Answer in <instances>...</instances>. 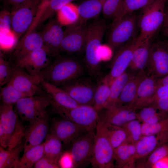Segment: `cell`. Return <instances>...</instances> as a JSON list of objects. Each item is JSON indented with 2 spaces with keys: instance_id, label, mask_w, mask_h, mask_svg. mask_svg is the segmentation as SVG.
I'll return each instance as SVG.
<instances>
[{
  "instance_id": "cell-16",
  "label": "cell",
  "mask_w": 168,
  "mask_h": 168,
  "mask_svg": "<svg viewBox=\"0 0 168 168\" xmlns=\"http://www.w3.org/2000/svg\"><path fill=\"white\" fill-rule=\"evenodd\" d=\"M50 56L45 48L37 49L16 60L15 66L25 69L32 75H39L49 64Z\"/></svg>"
},
{
  "instance_id": "cell-2",
  "label": "cell",
  "mask_w": 168,
  "mask_h": 168,
  "mask_svg": "<svg viewBox=\"0 0 168 168\" xmlns=\"http://www.w3.org/2000/svg\"><path fill=\"white\" fill-rule=\"evenodd\" d=\"M106 25L98 20L87 26V37L85 49L84 61L89 74L96 77L100 73L101 57L100 49Z\"/></svg>"
},
{
  "instance_id": "cell-8",
  "label": "cell",
  "mask_w": 168,
  "mask_h": 168,
  "mask_svg": "<svg viewBox=\"0 0 168 168\" xmlns=\"http://www.w3.org/2000/svg\"><path fill=\"white\" fill-rule=\"evenodd\" d=\"M138 21V16L133 12L111 25L107 40L108 46L111 49L118 50L136 37Z\"/></svg>"
},
{
  "instance_id": "cell-14",
  "label": "cell",
  "mask_w": 168,
  "mask_h": 168,
  "mask_svg": "<svg viewBox=\"0 0 168 168\" xmlns=\"http://www.w3.org/2000/svg\"><path fill=\"white\" fill-rule=\"evenodd\" d=\"M95 133L88 132L73 141L71 151L74 168H81L90 163L93 153Z\"/></svg>"
},
{
  "instance_id": "cell-33",
  "label": "cell",
  "mask_w": 168,
  "mask_h": 168,
  "mask_svg": "<svg viewBox=\"0 0 168 168\" xmlns=\"http://www.w3.org/2000/svg\"><path fill=\"white\" fill-rule=\"evenodd\" d=\"M155 0H124L121 7L113 19V25L125 16L133 13L136 10L142 9Z\"/></svg>"
},
{
  "instance_id": "cell-36",
  "label": "cell",
  "mask_w": 168,
  "mask_h": 168,
  "mask_svg": "<svg viewBox=\"0 0 168 168\" xmlns=\"http://www.w3.org/2000/svg\"><path fill=\"white\" fill-rule=\"evenodd\" d=\"M44 142V156L58 161L62 154V142L50 133L48 134Z\"/></svg>"
},
{
  "instance_id": "cell-26",
  "label": "cell",
  "mask_w": 168,
  "mask_h": 168,
  "mask_svg": "<svg viewBox=\"0 0 168 168\" xmlns=\"http://www.w3.org/2000/svg\"><path fill=\"white\" fill-rule=\"evenodd\" d=\"M146 75L144 70L135 73L125 85L116 104L131 107L135 97L139 85Z\"/></svg>"
},
{
  "instance_id": "cell-12",
  "label": "cell",
  "mask_w": 168,
  "mask_h": 168,
  "mask_svg": "<svg viewBox=\"0 0 168 168\" xmlns=\"http://www.w3.org/2000/svg\"><path fill=\"white\" fill-rule=\"evenodd\" d=\"M148 75L158 79L168 75V43L166 40L152 43L146 68Z\"/></svg>"
},
{
  "instance_id": "cell-41",
  "label": "cell",
  "mask_w": 168,
  "mask_h": 168,
  "mask_svg": "<svg viewBox=\"0 0 168 168\" xmlns=\"http://www.w3.org/2000/svg\"><path fill=\"white\" fill-rule=\"evenodd\" d=\"M76 0H52L40 17L37 28L52 17L65 5Z\"/></svg>"
},
{
  "instance_id": "cell-9",
  "label": "cell",
  "mask_w": 168,
  "mask_h": 168,
  "mask_svg": "<svg viewBox=\"0 0 168 168\" xmlns=\"http://www.w3.org/2000/svg\"><path fill=\"white\" fill-rule=\"evenodd\" d=\"M40 1L27 0L12 9L11 30L17 40L32 24Z\"/></svg>"
},
{
  "instance_id": "cell-4",
  "label": "cell",
  "mask_w": 168,
  "mask_h": 168,
  "mask_svg": "<svg viewBox=\"0 0 168 168\" xmlns=\"http://www.w3.org/2000/svg\"><path fill=\"white\" fill-rule=\"evenodd\" d=\"M93 153L90 163L94 168L114 167V150L109 140L105 122L100 114L96 128Z\"/></svg>"
},
{
  "instance_id": "cell-35",
  "label": "cell",
  "mask_w": 168,
  "mask_h": 168,
  "mask_svg": "<svg viewBox=\"0 0 168 168\" xmlns=\"http://www.w3.org/2000/svg\"><path fill=\"white\" fill-rule=\"evenodd\" d=\"M137 113V119L142 123L152 124L168 116V113L157 110L153 105L144 107Z\"/></svg>"
},
{
  "instance_id": "cell-10",
  "label": "cell",
  "mask_w": 168,
  "mask_h": 168,
  "mask_svg": "<svg viewBox=\"0 0 168 168\" xmlns=\"http://www.w3.org/2000/svg\"><path fill=\"white\" fill-rule=\"evenodd\" d=\"M142 42L135 37L119 48L113 57L109 73L103 79L110 85L128 68L133 53Z\"/></svg>"
},
{
  "instance_id": "cell-17",
  "label": "cell",
  "mask_w": 168,
  "mask_h": 168,
  "mask_svg": "<svg viewBox=\"0 0 168 168\" xmlns=\"http://www.w3.org/2000/svg\"><path fill=\"white\" fill-rule=\"evenodd\" d=\"M87 132L72 121L62 118L53 119L49 133L67 144Z\"/></svg>"
},
{
  "instance_id": "cell-28",
  "label": "cell",
  "mask_w": 168,
  "mask_h": 168,
  "mask_svg": "<svg viewBox=\"0 0 168 168\" xmlns=\"http://www.w3.org/2000/svg\"><path fill=\"white\" fill-rule=\"evenodd\" d=\"M105 0H86L78 6L79 21L86 23L88 20L98 16Z\"/></svg>"
},
{
  "instance_id": "cell-45",
  "label": "cell",
  "mask_w": 168,
  "mask_h": 168,
  "mask_svg": "<svg viewBox=\"0 0 168 168\" xmlns=\"http://www.w3.org/2000/svg\"><path fill=\"white\" fill-rule=\"evenodd\" d=\"M12 14L11 12L4 10L0 12V32L11 30Z\"/></svg>"
},
{
  "instance_id": "cell-27",
  "label": "cell",
  "mask_w": 168,
  "mask_h": 168,
  "mask_svg": "<svg viewBox=\"0 0 168 168\" xmlns=\"http://www.w3.org/2000/svg\"><path fill=\"white\" fill-rule=\"evenodd\" d=\"M151 44V40H146L135 50L128 68L131 72L137 73L146 68Z\"/></svg>"
},
{
  "instance_id": "cell-19",
  "label": "cell",
  "mask_w": 168,
  "mask_h": 168,
  "mask_svg": "<svg viewBox=\"0 0 168 168\" xmlns=\"http://www.w3.org/2000/svg\"><path fill=\"white\" fill-rule=\"evenodd\" d=\"M105 110L100 116L107 123L122 127L132 120L137 119V113L131 106L116 104Z\"/></svg>"
},
{
  "instance_id": "cell-7",
  "label": "cell",
  "mask_w": 168,
  "mask_h": 168,
  "mask_svg": "<svg viewBox=\"0 0 168 168\" xmlns=\"http://www.w3.org/2000/svg\"><path fill=\"white\" fill-rule=\"evenodd\" d=\"M50 102L46 95H35L24 97L15 104V110L21 120L29 123L39 119L49 117L46 108Z\"/></svg>"
},
{
  "instance_id": "cell-34",
  "label": "cell",
  "mask_w": 168,
  "mask_h": 168,
  "mask_svg": "<svg viewBox=\"0 0 168 168\" xmlns=\"http://www.w3.org/2000/svg\"><path fill=\"white\" fill-rule=\"evenodd\" d=\"M110 93V85L103 79L97 85L93 106L98 111L105 109Z\"/></svg>"
},
{
  "instance_id": "cell-56",
  "label": "cell",
  "mask_w": 168,
  "mask_h": 168,
  "mask_svg": "<svg viewBox=\"0 0 168 168\" xmlns=\"http://www.w3.org/2000/svg\"><path fill=\"white\" fill-rule=\"evenodd\" d=\"M166 41H167V43H168V40H166Z\"/></svg>"
},
{
  "instance_id": "cell-23",
  "label": "cell",
  "mask_w": 168,
  "mask_h": 168,
  "mask_svg": "<svg viewBox=\"0 0 168 168\" xmlns=\"http://www.w3.org/2000/svg\"><path fill=\"white\" fill-rule=\"evenodd\" d=\"M168 142V133L143 136L135 143L136 160L150 154L159 147Z\"/></svg>"
},
{
  "instance_id": "cell-54",
  "label": "cell",
  "mask_w": 168,
  "mask_h": 168,
  "mask_svg": "<svg viewBox=\"0 0 168 168\" xmlns=\"http://www.w3.org/2000/svg\"><path fill=\"white\" fill-rule=\"evenodd\" d=\"M168 84V75L162 78L158 79L157 81V88Z\"/></svg>"
},
{
  "instance_id": "cell-18",
  "label": "cell",
  "mask_w": 168,
  "mask_h": 168,
  "mask_svg": "<svg viewBox=\"0 0 168 168\" xmlns=\"http://www.w3.org/2000/svg\"><path fill=\"white\" fill-rule=\"evenodd\" d=\"M62 26L57 20H52L45 25L41 33L50 56H56L61 51L60 45L64 35Z\"/></svg>"
},
{
  "instance_id": "cell-52",
  "label": "cell",
  "mask_w": 168,
  "mask_h": 168,
  "mask_svg": "<svg viewBox=\"0 0 168 168\" xmlns=\"http://www.w3.org/2000/svg\"><path fill=\"white\" fill-rule=\"evenodd\" d=\"M152 168H168V155L156 162Z\"/></svg>"
},
{
  "instance_id": "cell-47",
  "label": "cell",
  "mask_w": 168,
  "mask_h": 168,
  "mask_svg": "<svg viewBox=\"0 0 168 168\" xmlns=\"http://www.w3.org/2000/svg\"><path fill=\"white\" fill-rule=\"evenodd\" d=\"M35 168H59L58 161L45 156L40 159L34 165Z\"/></svg>"
},
{
  "instance_id": "cell-1",
  "label": "cell",
  "mask_w": 168,
  "mask_h": 168,
  "mask_svg": "<svg viewBox=\"0 0 168 168\" xmlns=\"http://www.w3.org/2000/svg\"><path fill=\"white\" fill-rule=\"evenodd\" d=\"M84 71V67L80 61L65 57L49 64L40 75L42 79L56 86H61L80 77Z\"/></svg>"
},
{
  "instance_id": "cell-51",
  "label": "cell",
  "mask_w": 168,
  "mask_h": 168,
  "mask_svg": "<svg viewBox=\"0 0 168 168\" xmlns=\"http://www.w3.org/2000/svg\"><path fill=\"white\" fill-rule=\"evenodd\" d=\"M166 95H168V84L160 86L157 88L152 100L151 104H152L160 98Z\"/></svg>"
},
{
  "instance_id": "cell-6",
  "label": "cell",
  "mask_w": 168,
  "mask_h": 168,
  "mask_svg": "<svg viewBox=\"0 0 168 168\" xmlns=\"http://www.w3.org/2000/svg\"><path fill=\"white\" fill-rule=\"evenodd\" d=\"M51 105L54 112L62 118L72 121L88 132L96 129L100 114L92 106L80 105L72 108H65Z\"/></svg>"
},
{
  "instance_id": "cell-50",
  "label": "cell",
  "mask_w": 168,
  "mask_h": 168,
  "mask_svg": "<svg viewBox=\"0 0 168 168\" xmlns=\"http://www.w3.org/2000/svg\"><path fill=\"white\" fill-rule=\"evenodd\" d=\"M151 105L161 111L168 113V95L160 98Z\"/></svg>"
},
{
  "instance_id": "cell-31",
  "label": "cell",
  "mask_w": 168,
  "mask_h": 168,
  "mask_svg": "<svg viewBox=\"0 0 168 168\" xmlns=\"http://www.w3.org/2000/svg\"><path fill=\"white\" fill-rule=\"evenodd\" d=\"M56 13L57 20L62 26L74 24L80 19L78 6L72 2L64 6Z\"/></svg>"
},
{
  "instance_id": "cell-48",
  "label": "cell",
  "mask_w": 168,
  "mask_h": 168,
  "mask_svg": "<svg viewBox=\"0 0 168 168\" xmlns=\"http://www.w3.org/2000/svg\"><path fill=\"white\" fill-rule=\"evenodd\" d=\"M58 162L60 168H74L73 159L70 151L63 152L59 158Z\"/></svg>"
},
{
  "instance_id": "cell-21",
  "label": "cell",
  "mask_w": 168,
  "mask_h": 168,
  "mask_svg": "<svg viewBox=\"0 0 168 168\" xmlns=\"http://www.w3.org/2000/svg\"><path fill=\"white\" fill-rule=\"evenodd\" d=\"M158 78L147 75L141 82L133 102L131 106L136 110L151 104L156 90Z\"/></svg>"
},
{
  "instance_id": "cell-30",
  "label": "cell",
  "mask_w": 168,
  "mask_h": 168,
  "mask_svg": "<svg viewBox=\"0 0 168 168\" xmlns=\"http://www.w3.org/2000/svg\"><path fill=\"white\" fill-rule=\"evenodd\" d=\"M44 156V142L33 147L24 152L15 168H31Z\"/></svg>"
},
{
  "instance_id": "cell-38",
  "label": "cell",
  "mask_w": 168,
  "mask_h": 168,
  "mask_svg": "<svg viewBox=\"0 0 168 168\" xmlns=\"http://www.w3.org/2000/svg\"><path fill=\"white\" fill-rule=\"evenodd\" d=\"M26 97L8 83L1 89L0 97L2 102L11 105L15 104L19 100Z\"/></svg>"
},
{
  "instance_id": "cell-55",
  "label": "cell",
  "mask_w": 168,
  "mask_h": 168,
  "mask_svg": "<svg viewBox=\"0 0 168 168\" xmlns=\"http://www.w3.org/2000/svg\"><path fill=\"white\" fill-rule=\"evenodd\" d=\"M7 3L12 5V8L27 0H6Z\"/></svg>"
},
{
  "instance_id": "cell-20",
  "label": "cell",
  "mask_w": 168,
  "mask_h": 168,
  "mask_svg": "<svg viewBox=\"0 0 168 168\" xmlns=\"http://www.w3.org/2000/svg\"><path fill=\"white\" fill-rule=\"evenodd\" d=\"M49 117L42 118L29 123L24 136V152L42 143L48 134Z\"/></svg>"
},
{
  "instance_id": "cell-32",
  "label": "cell",
  "mask_w": 168,
  "mask_h": 168,
  "mask_svg": "<svg viewBox=\"0 0 168 168\" xmlns=\"http://www.w3.org/2000/svg\"><path fill=\"white\" fill-rule=\"evenodd\" d=\"M23 150V142L10 150H5L0 146V168H15L19 160L20 154Z\"/></svg>"
},
{
  "instance_id": "cell-46",
  "label": "cell",
  "mask_w": 168,
  "mask_h": 168,
  "mask_svg": "<svg viewBox=\"0 0 168 168\" xmlns=\"http://www.w3.org/2000/svg\"><path fill=\"white\" fill-rule=\"evenodd\" d=\"M17 39L12 31L0 32V44L2 47H10L16 42Z\"/></svg>"
},
{
  "instance_id": "cell-43",
  "label": "cell",
  "mask_w": 168,
  "mask_h": 168,
  "mask_svg": "<svg viewBox=\"0 0 168 168\" xmlns=\"http://www.w3.org/2000/svg\"><path fill=\"white\" fill-rule=\"evenodd\" d=\"M168 155V142L159 147L152 152L146 161L145 166L152 168L156 162Z\"/></svg>"
},
{
  "instance_id": "cell-13",
  "label": "cell",
  "mask_w": 168,
  "mask_h": 168,
  "mask_svg": "<svg viewBox=\"0 0 168 168\" xmlns=\"http://www.w3.org/2000/svg\"><path fill=\"white\" fill-rule=\"evenodd\" d=\"M97 86L89 78L80 77L61 86V88L80 105L93 106Z\"/></svg>"
},
{
  "instance_id": "cell-24",
  "label": "cell",
  "mask_w": 168,
  "mask_h": 168,
  "mask_svg": "<svg viewBox=\"0 0 168 168\" xmlns=\"http://www.w3.org/2000/svg\"><path fill=\"white\" fill-rule=\"evenodd\" d=\"M41 48H45L41 35L34 31L24 36L16 45L13 54L16 60Z\"/></svg>"
},
{
  "instance_id": "cell-5",
  "label": "cell",
  "mask_w": 168,
  "mask_h": 168,
  "mask_svg": "<svg viewBox=\"0 0 168 168\" xmlns=\"http://www.w3.org/2000/svg\"><path fill=\"white\" fill-rule=\"evenodd\" d=\"M166 0H155L142 9L138 25L140 33L138 37L142 42L151 40L162 26L165 18Z\"/></svg>"
},
{
  "instance_id": "cell-37",
  "label": "cell",
  "mask_w": 168,
  "mask_h": 168,
  "mask_svg": "<svg viewBox=\"0 0 168 168\" xmlns=\"http://www.w3.org/2000/svg\"><path fill=\"white\" fill-rule=\"evenodd\" d=\"M106 123L108 137L114 150L120 146L128 141L127 133L122 127L113 126Z\"/></svg>"
},
{
  "instance_id": "cell-3",
  "label": "cell",
  "mask_w": 168,
  "mask_h": 168,
  "mask_svg": "<svg viewBox=\"0 0 168 168\" xmlns=\"http://www.w3.org/2000/svg\"><path fill=\"white\" fill-rule=\"evenodd\" d=\"M12 105L3 102L0 106V126L2 128L6 148L11 149L20 144L26 129Z\"/></svg>"
},
{
  "instance_id": "cell-29",
  "label": "cell",
  "mask_w": 168,
  "mask_h": 168,
  "mask_svg": "<svg viewBox=\"0 0 168 168\" xmlns=\"http://www.w3.org/2000/svg\"><path fill=\"white\" fill-rule=\"evenodd\" d=\"M135 73L126 70L113 80L110 85V96L105 109L117 103L125 85Z\"/></svg>"
},
{
  "instance_id": "cell-42",
  "label": "cell",
  "mask_w": 168,
  "mask_h": 168,
  "mask_svg": "<svg viewBox=\"0 0 168 168\" xmlns=\"http://www.w3.org/2000/svg\"><path fill=\"white\" fill-rule=\"evenodd\" d=\"M123 1L105 0L102 10L104 17L105 18L113 19L119 11Z\"/></svg>"
},
{
  "instance_id": "cell-53",
  "label": "cell",
  "mask_w": 168,
  "mask_h": 168,
  "mask_svg": "<svg viewBox=\"0 0 168 168\" xmlns=\"http://www.w3.org/2000/svg\"><path fill=\"white\" fill-rule=\"evenodd\" d=\"M162 34L166 38L168 37V10H166V15L162 25Z\"/></svg>"
},
{
  "instance_id": "cell-49",
  "label": "cell",
  "mask_w": 168,
  "mask_h": 168,
  "mask_svg": "<svg viewBox=\"0 0 168 168\" xmlns=\"http://www.w3.org/2000/svg\"><path fill=\"white\" fill-rule=\"evenodd\" d=\"M52 0H41L34 21L31 26L33 28L36 27L37 23L43 13Z\"/></svg>"
},
{
  "instance_id": "cell-11",
  "label": "cell",
  "mask_w": 168,
  "mask_h": 168,
  "mask_svg": "<svg viewBox=\"0 0 168 168\" xmlns=\"http://www.w3.org/2000/svg\"><path fill=\"white\" fill-rule=\"evenodd\" d=\"M87 33L86 23L79 20L66 26L60 45V51L68 53H79L84 51Z\"/></svg>"
},
{
  "instance_id": "cell-15",
  "label": "cell",
  "mask_w": 168,
  "mask_h": 168,
  "mask_svg": "<svg viewBox=\"0 0 168 168\" xmlns=\"http://www.w3.org/2000/svg\"><path fill=\"white\" fill-rule=\"evenodd\" d=\"M42 79L40 75H30L15 66L12 67V75L8 83L26 97H28L42 92L39 86Z\"/></svg>"
},
{
  "instance_id": "cell-44",
  "label": "cell",
  "mask_w": 168,
  "mask_h": 168,
  "mask_svg": "<svg viewBox=\"0 0 168 168\" xmlns=\"http://www.w3.org/2000/svg\"><path fill=\"white\" fill-rule=\"evenodd\" d=\"M12 67L9 62L5 60L0 53V85L8 83L11 78Z\"/></svg>"
},
{
  "instance_id": "cell-25",
  "label": "cell",
  "mask_w": 168,
  "mask_h": 168,
  "mask_svg": "<svg viewBox=\"0 0 168 168\" xmlns=\"http://www.w3.org/2000/svg\"><path fill=\"white\" fill-rule=\"evenodd\" d=\"M136 153L135 144L128 141L114 150V161L118 168H133Z\"/></svg>"
},
{
  "instance_id": "cell-40",
  "label": "cell",
  "mask_w": 168,
  "mask_h": 168,
  "mask_svg": "<svg viewBox=\"0 0 168 168\" xmlns=\"http://www.w3.org/2000/svg\"><path fill=\"white\" fill-rule=\"evenodd\" d=\"M143 136L168 133V116L155 123L142 124Z\"/></svg>"
},
{
  "instance_id": "cell-39",
  "label": "cell",
  "mask_w": 168,
  "mask_h": 168,
  "mask_svg": "<svg viewBox=\"0 0 168 168\" xmlns=\"http://www.w3.org/2000/svg\"><path fill=\"white\" fill-rule=\"evenodd\" d=\"M122 127L126 132L128 141L135 144L143 136L142 124L137 119L130 121L125 124Z\"/></svg>"
},
{
  "instance_id": "cell-22",
  "label": "cell",
  "mask_w": 168,
  "mask_h": 168,
  "mask_svg": "<svg viewBox=\"0 0 168 168\" xmlns=\"http://www.w3.org/2000/svg\"><path fill=\"white\" fill-rule=\"evenodd\" d=\"M40 84L50 99V105L65 108H72L81 105L62 88L43 79Z\"/></svg>"
}]
</instances>
